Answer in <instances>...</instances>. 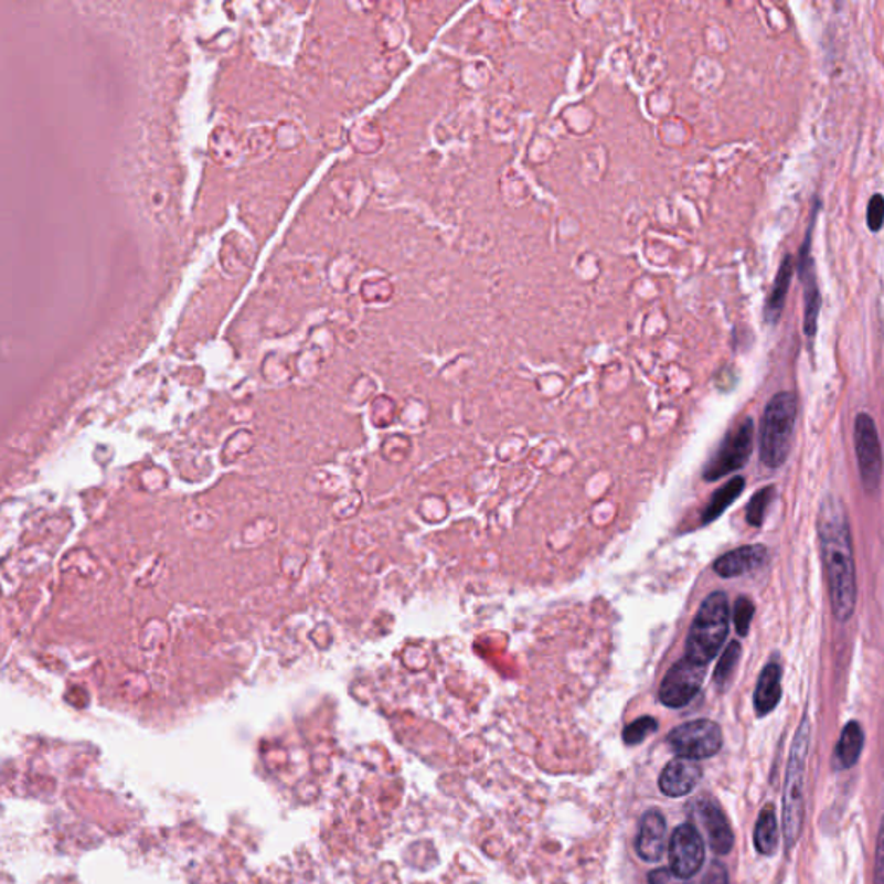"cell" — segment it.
Returning a JSON list of instances; mask_svg holds the SVG:
<instances>
[{
    "instance_id": "1",
    "label": "cell",
    "mask_w": 884,
    "mask_h": 884,
    "mask_svg": "<svg viewBox=\"0 0 884 884\" xmlns=\"http://www.w3.org/2000/svg\"><path fill=\"white\" fill-rule=\"evenodd\" d=\"M817 532L821 544L822 564L828 574L829 596L834 617L846 622L855 610L856 581L853 562L852 537L845 507L837 496L822 501L817 519Z\"/></svg>"
},
{
    "instance_id": "2",
    "label": "cell",
    "mask_w": 884,
    "mask_h": 884,
    "mask_svg": "<svg viewBox=\"0 0 884 884\" xmlns=\"http://www.w3.org/2000/svg\"><path fill=\"white\" fill-rule=\"evenodd\" d=\"M810 746L809 717L801 721L791 752H789L788 769H786L785 797H782V834L786 846L794 849L801 834L806 801H803V785H806L807 757Z\"/></svg>"
},
{
    "instance_id": "3",
    "label": "cell",
    "mask_w": 884,
    "mask_h": 884,
    "mask_svg": "<svg viewBox=\"0 0 884 884\" xmlns=\"http://www.w3.org/2000/svg\"><path fill=\"white\" fill-rule=\"evenodd\" d=\"M729 601L722 592L712 593L702 603L691 624L686 639V659L700 665H709L729 632Z\"/></svg>"
},
{
    "instance_id": "4",
    "label": "cell",
    "mask_w": 884,
    "mask_h": 884,
    "mask_svg": "<svg viewBox=\"0 0 884 884\" xmlns=\"http://www.w3.org/2000/svg\"><path fill=\"white\" fill-rule=\"evenodd\" d=\"M797 413V397L791 393L776 394L769 401L760 428V458L766 467H781L788 458Z\"/></svg>"
},
{
    "instance_id": "5",
    "label": "cell",
    "mask_w": 884,
    "mask_h": 884,
    "mask_svg": "<svg viewBox=\"0 0 884 884\" xmlns=\"http://www.w3.org/2000/svg\"><path fill=\"white\" fill-rule=\"evenodd\" d=\"M672 752L679 757L690 758V760H703V758L714 757L722 748V729L715 722L709 718L686 722L675 727L669 738Z\"/></svg>"
},
{
    "instance_id": "6",
    "label": "cell",
    "mask_w": 884,
    "mask_h": 884,
    "mask_svg": "<svg viewBox=\"0 0 884 884\" xmlns=\"http://www.w3.org/2000/svg\"><path fill=\"white\" fill-rule=\"evenodd\" d=\"M754 422L749 418L733 428L722 440L714 457L710 458L709 465L703 470V479L712 482L745 467L754 449Z\"/></svg>"
},
{
    "instance_id": "7",
    "label": "cell",
    "mask_w": 884,
    "mask_h": 884,
    "mask_svg": "<svg viewBox=\"0 0 884 884\" xmlns=\"http://www.w3.org/2000/svg\"><path fill=\"white\" fill-rule=\"evenodd\" d=\"M706 667L691 662L686 657L671 667L660 684L659 699L669 709H682L702 690Z\"/></svg>"
},
{
    "instance_id": "8",
    "label": "cell",
    "mask_w": 884,
    "mask_h": 884,
    "mask_svg": "<svg viewBox=\"0 0 884 884\" xmlns=\"http://www.w3.org/2000/svg\"><path fill=\"white\" fill-rule=\"evenodd\" d=\"M855 448L864 488L869 492L876 491L883 477V451L876 424L867 413L855 418Z\"/></svg>"
},
{
    "instance_id": "9",
    "label": "cell",
    "mask_w": 884,
    "mask_h": 884,
    "mask_svg": "<svg viewBox=\"0 0 884 884\" xmlns=\"http://www.w3.org/2000/svg\"><path fill=\"white\" fill-rule=\"evenodd\" d=\"M669 861L672 871L682 880H690L702 869L705 861V845L702 834L693 824H681L672 833Z\"/></svg>"
},
{
    "instance_id": "10",
    "label": "cell",
    "mask_w": 884,
    "mask_h": 884,
    "mask_svg": "<svg viewBox=\"0 0 884 884\" xmlns=\"http://www.w3.org/2000/svg\"><path fill=\"white\" fill-rule=\"evenodd\" d=\"M702 779V767L690 758H675L669 761L660 776V789L667 797H684L691 794Z\"/></svg>"
},
{
    "instance_id": "11",
    "label": "cell",
    "mask_w": 884,
    "mask_h": 884,
    "mask_svg": "<svg viewBox=\"0 0 884 884\" xmlns=\"http://www.w3.org/2000/svg\"><path fill=\"white\" fill-rule=\"evenodd\" d=\"M667 845V824L659 810H648L642 817L636 850L645 862H657L662 859Z\"/></svg>"
},
{
    "instance_id": "12",
    "label": "cell",
    "mask_w": 884,
    "mask_h": 884,
    "mask_svg": "<svg viewBox=\"0 0 884 884\" xmlns=\"http://www.w3.org/2000/svg\"><path fill=\"white\" fill-rule=\"evenodd\" d=\"M767 558H769V552L766 546H760V544L742 546L726 555L718 556L715 560L714 571L721 577L731 579V577H739V575L757 571L758 567L766 564Z\"/></svg>"
},
{
    "instance_id": "13",
    "label": "cell",
    "mask_w": 884,
    "mask_h": 884,
    "mask_svg": "<svg viewBox=\"0 0 884 884\" xmlns=\"http://www.w3.org/2000/svg\"><path fill=\"white\" fill-rule=\"evenodd\" d=\"M700 813L709 834L710 846L717 855H727L734 846V834L726 813L712 800L700 803Z\"/></svg>"
},
{
    "instance_id": "14",
    "label": "cell",
    "mask_w": 884,
    "mask_h": 884,
    "mask_svg": "<svg viewBox=\"0 0 884 884\" xmlns=\"http://www.w3.org/2000/svg\"><path fill=\"white\" fill-rule=\"evenodd\" d=\"M781 678L782 671L778 663H769L761 671L754 696L755 712L758 717H766L779 705L782 694Z\"/></svg>"
},
{
    "instance_id": "15",
    "label": "cell",
    "mask_w": 884,
    "mask_h": 884,
    "mask_svg": "<svg viewBox=\"0 0 884 884\" xmlns=\"http://www.w3.org/2000/svg\"><path fill=\"white\" fill-rule=\"evenodd\" d=\"M862 748H864V731L859 722H849L841 733L837 749H834V769L846 770L855 766L861 757Z\"/></svg>"
},
{
    "instance_id": "16",
    "label": "cell",
    "mask_w": 884,
    "mask_h": 884,
    "mask_svg": "<svg viewBox=\"0 0 884 884\" xmlns=\"http://www.w3.org/2000/svg\"><path fill=\"white\" fill-rule=\"evenodd\" d=\"M755 846L761 855H773L778 850L779 828L774 806H766L758 816L754 833Z\"/></svg>"
},
{
    "instance_id": "17",
    "label": "cell",
    "mask_w": 884,
    "mask_h": 884,
    "mask_svg": "<svg viewBox=\"0 0 884 884\" xmlns=\"http://www.w3.org/2000/svg\"><path fill=\"white\" fill-rule=\"evenodd\" d=\"M743 489H745V479H743V477H734L727 484L722 486V488L712 496L710 503L706 504L705 512H703L702 515V524H710V522L717 520L734 501L738 500Z\"/></svg>"
},
{
    "instance_id": "18",
    "label": "cell",
    "mask_w": 884,
    "mask_h": 884,
    "mask_svg": "<svg viewBox=\"0 0 884 884\" xmlns=\"http://www.w3.org/2000/svg\"><path fill=\"white\" fill-rule=\"evenodd\" d=\"M791 274H794V259L791 256H786L779 268L778 278L774 284L773 294H770L769 302H767V318L770 321L778 320L781 313L782 306H785L786 294H788L789 283H791Z\"/></svg>"
},
{
    "instance_id": "19",
    "label": "cell",
    "mask_w": 884,
    "mask_h": 884,
    "mask_svg": "<svg viewBox=\"0 0 884 884\" xmlns=\"http://www.w3.org/2000/svg\"><path fill=\"white\" fill-rule=\"evenodd\" d=\"M739 659H742V645L738 641H733L726 648V651L722 653L721 660L715 667L714 682L717 688L724 690L729 684L731 678H733L734 671L738 667Z\"/></svg>"
},
{
    "instance_id": "20",
    "label": "cell",
    "mask_w": 884,
    "mask_h": 884,
    "mask_svg": "<svg viewBox=\"0 0 884 884\" xmlns=\"http://www.w3.org/2000/svg\"><path fill=\"white\" fill-rule=\"evenodd\" d=\"M773 500L774 488L761 489L749 500L748 510H746V520H748L749 525L760 528L764 524V519H766L767 510H769V504L773 503Z\"/></svg>"
},
{
    "instance_id": "21",
    "label": "cell",
    "mask_w": 884,
    "mask_h": 884,
    "mask_svg": "<svg viewBox=\"0 0 884 884\" xmlns=\"http://www.w3.org/2000/svg\"><path fill=\"white\" fill-rule=\"evenodd\" d=\"M657 729H659V722L654 721L650 715H647V717H641L638 718V721L631 722V724L624 729V742L631 746L639 745V743L645 742V739Z\"/></svg>"
},
{
    "instance_id": "22",
    "label": "cell",
    "mask_w": 884,
    "mask_h": 884,
    "mask_svg": "<svg viewBox=\"0 0 884 884\" xmlns=\"http://www.w3.org/2000/svg\"><path fill=\"white\" fill-rule=\"evenodd\" d=\"M821 310V296L813 283H810L806 294V333L812 338L817 330V317Z\"/></svg>"
},
{
    "instance_id": "23",
    "label": "cell",
    "mask_w": 884,
    "mask_h": 884,
    "mask_svg": "<svg viewBox=\"0 0 884 884\" xmlns=\"http://www.w3.org/2000/svg\"><path fill=\"white\" fill-rule=\"evenodd\" d=\"M754 614V603L749 601L745 596L738 598V601L734 605V627H736V631H738L739 636L748 635Z\"/></svg>"
},
{
    "instance_id": "24",
    "label": "cell",
    "mask_w": 884,
    "mask_h": 884,
    "mask_svg": "<svg viewBox=\"0 0 884 884\" xmlns=\"http://www.w3.org/2000/svg\"><path fill=\"white\" fill-rule=\"evenodd\" d=\"M884 223V198L881 194L874 195L869 201L867 225L873 232H880Z\"/></svg>"
},
{
    "instance_id": "25",
    "label": "cell",
    "mask_w": 884,
    "mask_h": 884,
    "mask_svg": "<svg viewBox=\"0 0 884 884\" xmlns=\"http://www.w3.org/2000/svg\"><path fill=\"white\" fill-rule=\"evenodd\" d=\"M874 884H884V817L877 834L876 867H874Z\"/></svg>"
},
{
    "instance_id": "26",
    "label": "cell",
    "mask_w": 884,
    "mask_h": 884,
    "mask_svg": "<svg viewBox=\"0 0 884 884\" xmlns=\"http://www.w3.org/2000/svg\"><path fill=\"white\" fill-rule=\"evenodd\" d=\"M650 884H686V880H682L672 869H657L648 876Z\"/></svg>"
},
{
    "instance_id": "27",
    "label": "cell",
    "mask_w": 884,
    "mask_h": 884,
    "mask_svg": "<svg viewBox=\"0 0 884 884\" xmlns=\"http://www.w3.org/2000/svg\"><path fill=\"white\" fill-rule=\"evenodd\" d=\"M702 884H729L726 867L718 864V862H714L706 876L703 877Z\"/></svg>"
}]
</instances>
